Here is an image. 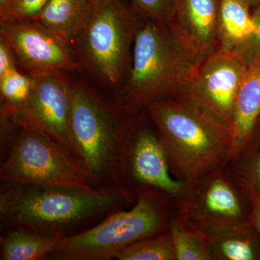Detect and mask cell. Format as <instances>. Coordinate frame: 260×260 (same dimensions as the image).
Returning a JSON list of instances; mask_svg holds the SVG:
<instances>
[{
	"label": "cell",
	"mask_w": 260,
	"mask_h": 260,
	"mask_svg": "<svg viewBox=\"0 0 260 260\" xmlns=\"http://www.w3.org/2000/svg\"><path fill=\"white\" fill-rule=\"evenodd\" d=\"M137 200L134 191L121 185L88 189L1 182L0 229L63 239L131 208Z\"/></svg>",
	"instance_id": "1"
},
{
	"label": "cell",
	"mask_w": 260,
	"mask_h": 260,
	"mask_svg": "<svg viewBox=\"0 0 260 260\" xmlns=\"http://www.w3.org/2000/svg\"><path fill=\"white\" fill-rule=\"evenodd\" d=\"M152 121L173 177L185 184L225 167L236 150L232 128L190 103L178 99L150 103Z\"/></svg>",
	"instance_id": "2"
},
{
	"label": "cell",
	"mask_w": 260,
	"mask_h": 260,
	"mask_svg": "<svg viewBox=\"0 0 260 260\" xmlns=\"http://www.w3.org/2000/svg\"><path fill=\"white\" fill-rule=\"evenodd\" d=\"M143 110L110 102L85 85H71L72 143L95 188L120 185L121 149Z\"/></svg>",
	"instance_id": "3"
},
{
	"label": "cell",
	"mask_w": 260,
	"mask_h": 260,
	"mask_svg": "<svg viewBox=\"0 0 260 260\" xmlns=\"http://www.w3.org/2000/svg\"><path fill=\"white\" fill-rule=\"evenodd\" d=\"M124 102L143 110L150 103L177 96L199 68L168 24L148 19L138 25Z\"/></svg>",
	"instance_id": "4"
},
{
	"label": "cell",
	"mask_w": 260,
	"mask_h": 260,
	"mask_svg": "<svg viewBox=\"0 0 260 260\" xmlns=\"http://www.w3.org/2000/svg\"><path fill=\"white\" fill-rule=\"evenodd\" d=\"M131 208L108 216L95 226L58 243L49 259L110 260L133 243L169 230L173 218L172 197L159 189L136 191Z\"/></svg>",
	"instance_id": "5"
},
{
	"label": "cell",
	"mask_w": 260,
	"mask_h": 260,
	"mask_svg": "<svg viewBox=\"0 0 260 260\" xmlns=\"http://www.w3.org/2000/svg\"><path fill=\"white\" fill-rule=\"evenodd\" d=\"M173 220L207 239L251 223V202L226 166L185 184L173 197Z\"/></svg>",
	"instance_id": "6"
},
{
	"label": "cell",
	"mask_w": 260,
	"mask_h": 260,
	"mask_svg": "<svg viewBox=\"0 0 260 260\" xmlns=\"http://www.w3.org/2000/svg\"><path fill=\"white\" fill-rule=\"evenodd\" d=\"M135 12L120 0H99L75 39L81 65L112 88L120 85L129 68L130 49L139 25Z\"/></svg>",
	"instance_id": "7"
},
{
	"label": "cell",
	"mask_w": 260,
	"mask_h": 260,
	"mask_svg": "<svg viewBox=\"0 0 260 260\" xmlns=\"http://www.w3.org/2000/svg\"><path fill=\"white\" fill-rule=\"evenodd\" d=\"M1 161V182L97 189L76 157L34 132L15 128Z\"/></svg>",
	"instance_id": "8"
},
{
	"label": "cell",
	"mask_w": 260,
	"mask_h": 260,
	"mask_svg": "<svg viewBox=\"0 0 260 260\" xmlns=\"http://www.w3.org/2000/svg\"><path fill=\"white\" fill-rule=\"evenodd\" d=\"M34 78L28 102L1 126L11 125L39 133L75 156L70 133L71 85L61 73Z\"/></svg>",
	"instance_id": "9"
},
{
	"label": "cell",
	"mask_w": 260,
	"mask_h": 260,
	"mask_svg": "<svg viewBox=\"0 0 260 260\" xmlns=\"http://www.w3.org/2000/svg\"><path fill=\"white\" fill-rule=\"evenodd\" d=\"M143 112L130 130L121 149L118 180L121 186L136 193L154 188L173 197L179 194L184 183L173 177L156 129L148 125Z\"/></svg>",
	"instance_id": "10"
},
{
	"label": "cell",
	"mask_w": 260,
	"mask_h": 260,
	"mask_svg": "<svg viewBox=\"0 0 260 260\" xmlns=\"http://www.w3.org/2000/svg\"><path fill=\"white\" fill-rule=\"evenodd\" d=\"M247 70L234 51H214L174 99L190 103L232 128L234 101Z\"/></svg>",
	"instance_id": "11"
},
{
	"label": "cell",
	"mask_w": 260,
	"mask_h": 260,
	"mask_svg": "<svg viewBox=\"0 0 260 260\" xmlns=\"http://www.w3.org/2000/svg\"><path fill=\"white\" fill-rule=\"evenodd\" d=\"M0 37L14 51L18 66L32 78L80 69L68 43L36 20L0 22Z\"/></svg>",
	"instance_id": "12"
},
{
	"label": "cell",
	"mask_w": 260,
	"mask_h": 260,
	"mask_svg": "<svg viewBox=\"0 0 260 260\" xmlns=\"http://www.w3.org/2000/svg\"><path fill=\"white\" fill-rule=\"evenodd\" d=\"M168 25L186 49L203 61L214 52L219 38V5L216 0H177Z\"/></svg>",
	"instance_id": "13"
},
{
	"label": "cell",
	"mask_w": 260,
	"mask_h": 260,
	"mask_svg": "<svg viewBox=\"0 0 260 260\" xmlns=\"http://www.w3.org/2000/svg\"><path fill=\"white\" fill-rule=\"evenodd\" d=\"M259 115L260 64H257L248 68L234 101L232 129L235 152L250 142Z\"/></svg>",
	"instance_id": "14"
},
{
	"label": "cell",
	"mask_w": 260,
	"mask_h": 260,
	"mask_svg": "<svg viewBox=\"0 0 260 260\" xmlns=\"http://www.w3.org/2000/svg\"><path fill=\"white\" fill-rule=\"evenodd\" d=\"M93 5L92 0H49L36 21L69 43L83 30Z\"/></svg>",
	"instance_id": "15"
},
{
	"label": "cell",
	"mask_w": 260,
	"mask_h": 260,
	"mask_svg": "<svg viewBox=\"0 0 260 260\" xmlns=\"http://www.w3.org/2000/svg\"><path fill=\"white\" fill-rule=\"evenodd\" d=\"M60 240L58 237L40 235L23 230L1 233L0 259H48Z\"/></svg>",
	"instance_id": "16"
},
{
	"label": "cell",
	"mask_w": 260,
	"mask_h": 260,
	"mask_svg": "<svg viewBox=\"0 0 260 260\" xmlns=\"http://www.w3.org/2000/svg\"><path fill=\"white\" fill-rule=\"evenodd\" d=\"M256 31V24L249 6L241 0H220L219 4V38L222 49L232 51Z\"/></svg>",
	"instance_id": "17"
},
{
	"label": "cell",
	"mask_w": 260,
	"mask_h": 260,
	"mask_svg": "<svg viewBox=\"0 0 260 260\" xmlns=\"http://www.w3.org/2000/svg\"><path fill=\"white\" fill-rule=\"evenodd\" d=\"M256 229L251 223L208 238L213 260H254L259 258Z\"/></svg>",
	"instance_id": "18"
},
{
	"label": "cell",
	"mask_w": 260,
	"mask_h": 260,
	"mask_svg": "<svg viewBox=\"0 0 260 260\" xmlns=\"http://www.w3.org/2000/svg\"><path fill=\"white\" fill-rule=\"evenodd\" d=\"M34 78L18 68L0 77V120L8 122L15 112L28 102L34 88Z\"/></svg>",
	"instance_id": "19"
},
{
	"label": "cell",
	"mask_w": 260,
	"mask_h": 260,
	"mask_svg": "<svg viewBox=\"0 0 260 260\" xmlns=\"http://www.w3.org/2000/svg\"><path fill=\"white\" fill-rule=\"evenodd\" d=\"M226 167L248 198L260 195V151L252 150L250 143L235 152Z\"/></svg>",
	"instance_id": "20"
},
{
	"label": "cell",
	"mask_w": 260,
	"mask_h": 260,
	"mask_svg": "<svg viewBox=\"0 0 260 260\" xmlns=\"http://www.w3.org/2000/svg\"><path fill=\"white\" fill-rule=\"evenodd\" d=\"M118 260H177L170 231L133 243L116 255Z\"/></svg>",
	"instance_id": "21"
},
{
	"label": "cell",
	"mask_w": 260,
	"mask_h": 260,
	"mask_svg": "<svg viewBox=\"0 0 260 260\" xmlns=\"http://www.w3.org/2000/svg\"><path fill=\"white\" fill-rule=\"evenodd\" d=\"M177 260H213L206 237L194 234L172 220L169 228Z\"/></svg>",
	"instance_id": "22"
},
{
	"label": "cell",
	"mask_w": 260,
	"mask_h": 260,
	"mask_svg": "<svg viewBox=\"0 0 260 260\" xmlns=\"http://www.w3.org/2000/svg\"><path fill=\"white\" fill-rule=\"evenodd\" d=\"M49 0H9L0 8V22L36 20Z\"/></svg>",
	"instance_id": "23"
},
{
	"label": "cell",
	"mask_w": 260,
	"mask_h": 260,
	"mask_svg": "<svg viewBox=\"0 0 260 260\" xmlns=\"http://www.w3.org/2000/svg\"><path fill=\"white\" fill-rule=\"evenodd\" d=\"M177 0H132L133 8L147 19L166 24L170 23Z\"/></svg>",
	"instance_id": "24"
},
{
	"label": "cell",
	"mask_w": 260,
	"mask_h": 260,
	"mask_svg": "<svg viewBox=\"0 0 260 260\" xmlns=\"http://www.w3.org/2000/svg\"><path fill=\"white\" fill-rule=\"evenodd\" d=\"M253 18L255 21L256 31L232 50L242 58L248 68L260 64V5L253 15Z\"/></svg>",
	"instance_id": "25"
},
{
	"label": "cell",
	"mask_w": 260,
	"mask_h": 260,
	"mask_svg": "<svg viewBox=\"0 0 260 260\" xmlns=\"http://www.w3.org/2000/svg\"><path fill=\"white\" fill-rule=\"evenodd\" d=\"M18 66L14 51L8 43L0 37V77L16 69Z\"/></svg>",
	"instance_id": "26"
},
{
	"label": "cell",
	"mask_w": 260,
	"mask_h": 260,
	"mask_svg": "<svg viewBox=\"0 0 260 260\" xmlns=\"http://www.w3.org/2000/svg\"><path fill=\"white\" fill-rule=\"evenodd\" d=\"M251 202V223L260 234V195L249 197Z\"/></svg>",
	"instance_id": "27"
},
{
	"label": "cell",
	"mask_w": 260,
	"mask_h": 260,
	"mask_svg": "<svg viewBox=\"0 0 260 260\" xmlns=\"http://www.w3.org/2000/svg\"><path fill=\"white\" fill-rule=\"evenodd\" d=\"M241 1L245 3V4L247 5L248 6H249V5L253 4V3H255L256 1H259V0H241Z\"/></svg>",
	"instance_id": "28"
},
{
	"label": "cell",
	"mask_w": 260,
	"mask_h": 260,
	"mask_svg": "<svg viewBox=\"0 0 260 260\" xmlns=\"http://www.w3.org/2000/svg\"><path fill=\"white\" fill-rule=\"evenodd\" d=\"M9 0H0V8H3Z\"/></svg>",
	"instance_id": "29"
},
{
	"label": "cell",
	"mask_w": 260,
	"mask_h": 260,
	"mask_svg": "<svg viewBox=\"0 0 260 260\" xmlns=\"http://www.w3.org/2000/svg\"><path fill=\"white\" fill-rule=\"evenodd\" d=\"M98 1H99V0H92V2H93V3H96Z\"/></svg>",
	"instance_id": "30"
}]
</instances>
